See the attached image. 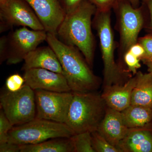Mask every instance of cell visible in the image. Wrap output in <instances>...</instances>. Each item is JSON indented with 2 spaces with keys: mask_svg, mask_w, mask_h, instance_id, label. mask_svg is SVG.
Returning <instances> with one entry per match:
<instances>
[{
  "mask_svg": "<svg viewBox=\"0 0 152 152\" xmlns=\"http://www.w3.org/2000/svg\"><path fill=\"white\" fill-rule=\"evenodd\" d=\"M46 41L59 60L63 75L72 92H88L99 88L100 78L93 72L78 49L63 42L56 35L50 33H47Z\"/></svg>",
  "mask_w": 152,
  "mask_h": 152,
  "instance_id": "obj_1",
  "label": "cell"
},
{
  "mask_svg": "<svg viewBox=\"0 0 152 152\" xmlns=\"http://www.w3.org/2000/svg\"><path fill=\"white\" fill-rule=\"evenodd\" d=\"M96 10V7L86 0L72 12L66 14L57 31V35L62 42L79 49L91 68L95 52L92 18Z\"/></svg>",
  "mask_w": 152,
  "mask_h": 152,
  "instance_id": "obj_2",
  "label": "cell"
},
{
  "mask_svg": "<svg viewBox=\"0 0 152 152\" xmlns=\"http://www.w3.org/2000/svg\"><path fill=\"white\" fill-rule=\"evenodd\" d=\"M73 93L65 124L75 134L97 130L107 107L102 95L96 91Z\"/></svg>",
  "mask_w": 152,
  "mask_h": 152,
  "instance_id": "obj_3",
  "label": "cell"
},
{
  "mask_svg": "<svg viewBox=\"0 0 152 152\" xmlns=\"http://www.w3.org/2000/svg\"><path fill=\"white\" fill-rule=\"evenodd\" d=\"M111 11L103 12L97 10L92 20L93 27L96 31L99 39L104 65V87L124 84L123 82L131 74L121 67L115 60V52L117 45L112 28Z\"/></svg>",
  "mask_w": 152,
  "mask_h": 152,
  "instance_id": "obj_4",
  "label": "cell"
},
{
  "mask_svg": "<svg viewBox=\"0 0 152 152\" xmlns=\"http://www.w3.org/2000/svg\"><path fill=\"white\" fill-rule=\"evenodd\" d=\"M73 131L64 124L35 118L14 126L9 133L8 142L19 145H31L56 138H70Z\"/></svg>",
  "mask_w": 152,
  "mask_h": 152,
  "instance_id": "obj_5",
  "label": "cell"
},
{
  "mask_svg": "<svg viewBox=\"0 0 152 152\" xmlns=\"http://www.w3.org/2000/svg\"><path fill=\"white\" fill-rule=\"evenodd\" d=\"M113 10L116 18V28L119 34V56L124 60L125 53L137 42L139 34L144 28L143 9L142 5L134 7L128 0H118Z\"/></svg>",
  "mask_w": 152,
  "mask_h": 152,
  "instance_id": "obj_6",
  "label": "cell"
},
{
  "mask_svg": "<svg viewBox=\"0 0 152 152\" xmlns=\"http://www.w3.org/2000/svg\"><path fill=\"white\" fill-rule=\"evenodd\" d=\"M0 105L13 126L23 124L36 118L35 91L26 84L18 91L12 92L7 90L2 93Z\"/></svg>",
  "mask_w": 152,
  "mask_h": 152,
  "instance_id": "obj_7",
  "label": "cell"
},
{
  "mask_svg": "<svg viewBox=\"0 0 152 152\" xmlns=\"http://www.w3.org/2000/svg\"><path fill=\"white\" fill-rule=\"evenodd\" d=\"M34 91L36 118L65 124L73 96V92H58L42 90Z\"/></svg>",
  "mask_w": 152,
  "mask_h": 152,
  "instance_id": "obj_8",
  "label": "cell"
},
{
  "mask_svg": "<svg viewBox=\"0 0 152 152\" xmlns=\"http://www.w3.org/2000/svg\"><path fill=\"white\" fill-rule=\"evenodd\" d=\"M0 19L1 33L14 26L45 30L35 13L25 0H7L0 5Z\"/></svg>",
  "mask_w": 152,
  "mask_h": 152,
  "instance_id": "obj_9",
  "label": "cell"
},
{
  "mask_svg": "<svg viewBox=\"0 0 152 152\" xmlns=\"http://www.w3.org/2000/svg\"><path fill=\"white\" fill-rule=\"evenodd\" d=\"M47 36V32L45 30H30L26 27L14 31L8 37L9 49L7 64H16L24 61L29 53L46 40Z\"/></svg>",
  "mask_w": 152,
  "mask_h": 152,
  "instance_id": "obj_10",
  "label": "cell"
},
{
  "mask_svg": "<svg viewBox=\"0 0 152 152\" xmlns=\"http://www.w3.org/2000/svg\"><path fill=\"white\" fill-rule=\"evenodd\" d=\"M24 71L25 84L34 91L42 90L58 92L72 91L63 74L40 68Z\"/></svg>",
  "mask_w": 152,
  "mask_h": 152,
  "instance_id": "obj_11",
  "label": "cell"
},
{
  "mask_svg": "<svg viewBox=\"0 0 152 152\" xmlns=\"http://www.w3.org/2000/svg\"><path fill=\"white\" fill-rule=\"evenodd\" d=\"M33 9L47 33L56 35L66 16L59 0H25Z\"/></svg>",
  "mask_w": 152,
  "mask_h": 152,
  "instance_id": "obj_12",
  "label": "cell"
},
{
  "mask_svg": "<svg viewBox=\"0 0 152 152\" xmlns=\"http://www.w3.org/2000/svg\"><path fill=\"white\" fill-rule=\"evenodd\" d=\"M137 81L135 75L124 83L104 87L101 95L107 107L121 112L131 105L132 93Z\"/></svg>",
  "mask_w": 152,
  "mask_h": 152,
  "instance_id": "obj_13",
  "label": "cell"
},
{
  "mask_svg": "<svg viewBox=\"0 0 152 152\" xmlns=\"http://www.w3.org/2000/svg\"><path fill=\"white\" fill-rule=\"evenodd\" d=\"M130 129L125 124L121 112L107 107L97 131L110 144L117 147Z\"/></svg>",
  "mask_w": 152,
  "mask_h": 152,
  "instance_id": "obj_14",
  "label": "cell"
},
{
  "mask_svg": "<svg viewBox=\"0 0 152 152\" xmlns=\"http://www.w3.org/2000/svg\"><path fill=\"white\" fill-rule=\"evenodd\" d=\"M24 61L23 70L40 68L63 75L59 60L54 51L49 46L37 48L26 56Z\"/></svg>",
  "mask_w": 152,
  "mask_h": 152,
  "instance_id": "obj_15",
  "label": "cell"
},
{
  "mask_svg": "<svg viewBox=\"0 0 152 152\" xmlns=\"http://www.w3.org/2000/svg\"><path fill=\"white\" fill-rule=\"evenodd\" d=\"M117 148L120 152H152V134L146 128L131 129Z\"/></svg>",
  "mask_w": 152,
  "mask_h": 152,
  "instance_id": "obj_16",
  "label": "cell"
},
{
  "mask_svg": "<svg viewBox=\"0 0 152 152\" xmlns=\"http://www.w3.org/2000/svg\"><path fill=\"white\" fill-rule=\"evenodd\" d=\"M137 83L132 91L131 104L152 108V73L136 74Z\"/></svg>",
  "mask_w": 152,
  "mask_h": 152,
  "instance_id": "obj_17",
  "label": "cell"
},
{
  "mask_svg": "<svg viewBox=\"0 0 152 152\" xmlns=\"http://www.w3.org/2000/svg\"><path fill=\"white\" fill-rule=\"evenodd\" d=\"M20 152H75L70 138H56L31 145H20Z\"/></svg>",
  "mask_w": 152,
  "mask_h": 152,
  "instance_id": "obj_18",
  "label": "cell"
},
{
  "mask_svg": "<svg viewBox=\"0 0 152 152\" xmlns=\"http://www.w3.org/2000/svg\"><path fill=\"white\" fill-rule=\"evenodd\" d=\"M126 126L129 129L147 126L152 120V108L131 105L121 112Z\"/></svg>",
  "mask_w": 152,
  "mask_h": 152,
  "instance_id": "obj_19",
  "label": "cell"
},
{
  "mask_svg": "<svg viewBox=\"0 0 152 152\" xmlns=\"http://www.w3.org/2000/svg\"><path fill=\"white\" fill-rule=\"evenodd\" d=\"M75 152H95L93 147L91 133H77L71 137Z\"/></svg>",
  "mask_w": 152,
  "mask_h": 152,
  "instance_id": "obj_20",
  "label": "cell"
},
{
  "mask_svg": "<svg viewBox=\"0 0 152 152\" xmlns=\"http://www.w3.org/2000/svg\"><path fill=\"white\" fill-rule=\"evenodd\" d=\"M91 135L95 152H120L117 147L110 144L97 131L92 132Z\"/></svg>",
  "mask_w": 152,
  "mask_h": 152,
  "instance_id": "obj_21",
  "label": "cell"
},
{
  "mask_svg": "<svg viewBox=\"0 0 152 152\" xmlns=\"http://www.w3.org/2000/svg\"><path fill=\"white\" fill-rule=\"evenodd\" d=\"M14 126L2 109L0 112V143L8 142L9 133Z\"/></svg>",
  "mask_w": 152,
  "mask_h": 152,
  "instance_id": "obj_22",
  "label": "cell"
},
{
  "mask_svg": "<svg viewBox=\"0 0 152 152\" xmlns=\"http://www.w3.org/2000/svg\"><path fill=\"white\" fill-rule=\"evenodd\" d=\"M25 84L24 77L18 74H14L9 76L6 81L7 90L12 92L18 91Z\"/></svg>",
  "mask_w": 152,
  "mask_h": 152,
  "instance_id": "obj_23",
  "label": "cell"
},
{
  "mask_svg": "<svg viewBox=\"0 0 152 152\" xmlns=\"http://www.w3.org/2000/svg\"><path fill=\"white\" fill-rule=\"evenodd\" d=\"M143 9L145 24L144 29L149 34H152V0H141Z\"/></svg>",
  "mask_w": 152,
  "mask_h": 152,
  "instance_id": "obj_24",
  "label": "cell"
},
{
  "mask_svg": "<svg viewBox=\"0 0 152 152\" xmlns=\"http://www.w3.org/2000/svg\"><path fill=\"white\" fill-rule=\"evenodd\" d=\"M140 60L134 56L128 51L124 56V61L127 66V70L129 72L135 75L137 72V69L141 67Z\"/></svg>",
  "mask_w": 152,
  "mask_h": 152,
  "instance_id": "obj_25",
  "label": "cell"
},
{
  "mask_svg": "<svg viewBox=\"0 0 152 152\" xmlns=\"http://www.w3.org/2000/svg\"><path fill=\"white\" fill-rule=\"evenodd\" d=\"M137 42L140 44L145 49V54L141 60L143 62L152 57V34H149L144 37L139 38Z\"/></svg>",
  "mask_w": 152,
  "mask_h": 152,
  "instance_id": "obj_26",
  "label": "cell"
},
{
  "mask_svg": "<svg viewBox=\"0 0 152 152\" xmlns=\"http://www.w3.org/2000/svg\"><path fill=\"white\" fill-rule=\"evenodd\" d=\"M96 7L97 10L111 11L118 0H89Z\"/></svg>",
  "mask_w": 152,
  "mask_h": 152,
  "instance_id": "obj_27",
  "label": "cell"
},
{
  "mask_svg": "<svg viewBox=\"0 0 152 152\" xmlns=\"http://www.w3.org/2000/svg\"><path fill=\"white\" fill-rule=\"evenodd\" d=\"M66 14L70 13L86 0H59Z\"/></svg>",
  "mask_w": 152,
  "mask_h": 152,
  "instance_id": "obj_28",
  "label": "cell"
},
{
  "mask_svg": "<svg viewBox=\"0 0 152 152\" xmlns=\"http://www.w3.org/2000/svg\"><path fill=\"white\" fill-rule=\"evenodd\" d=\"M8 37L3 36L0 39V62L1 64L7 61L8 54Z\"/></svg>",
  "mask_w": 152,
  "mask_h": 152,
  "instance_id": "obj_29",
  "label": "cell"
},
{
  "mask_svg": "<svg viewBox=\"0 0 152 152\" xmlns=\"http://www.w3.org/2000/svg\"><path fill=\"white\" fill-rule=\"evenodd\" d=\"M1 152H20V145L7 142L0 143Z\"/></svg>",
  "mask_w": 152,
  "mask_h": 152,
  "instance_id": "obj_30",
  "label": "cell"
},
{
  "mask_svg": "<svg viewBox=\"0 0 152 152\" xmlns=\"http://www.w3.org/2000/svg\"><path fill=\"white\" fill-rule=\"evenodd\" d=\"M129 51L134 56L137 57L140 61L145 54V49L138 42L133 45Z\"/></svg>",
  "mask_w": 152,
  "mask_h": 152,
  "instance_id": "obj_31",
  "label": "cell"
},
{
  "mask_svg": "<svg viewBox=\"0 0 152 152\" xmlns=\"http://www.w3.org/2000/svg\"><path fill=\"white\" fill-rule=\"evenodd\" d=\"M148 67V71L149 72L152 73V57L150 59L143 62Z\"/></svg>",
  "mask_w": 152,
  "mask_h": 152,
  "instance_id": "obj_32",
  "label": "cell"
},
{
  "mask_svg": "<svg viewBox=\"0 0 152 152\" xmlns=\"http://www.w3.org/2000/svg\"><path fill=\"white\" fill-rule=\"evenodd\" d=\"M134 7H138L141 0H128Z\"/></svg>",
  "mask_w": 152,
  "mask_h": 152,
  "instance_id": "obj_33",
  "label": "cell"
},
{
  "mask_svg": "<svg viewBox=\"0 0 152 152\" xmlns=\"http://www.w3.org/2000/svg\"><path fill=\"white\" fill-rule=\"evenodd\" d=\"M7 0H0V5L3 4L6 2Z\"/></svg>",
  "mask_w": 152,
  "mask_h": 152,
  "instance_id": "obj_34",
  "label": "cell"
}]
</instances>
